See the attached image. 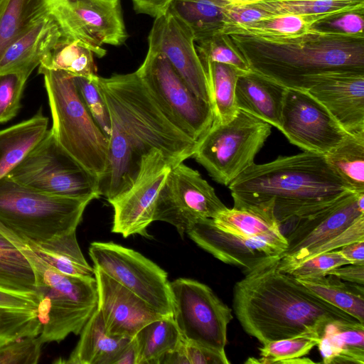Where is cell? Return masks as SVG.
Returning <instances> with one entry per match:
<instances>
[{
  "label": "cell",
  "instance_id": "22",
  "mask_svg": "<svg viewBox=\"0 0 364 364\" xmlns=\"http://www.w3.org/2000/svg\"><path fill=\"white\" fill-rule=\"evenodd\" d=\"M62 36L50 14L11 44L0 58V74L22 73L30 76Z\"/></svg>",
  "mask_w": 364,
  "mask_h": 364
},
{
  "label": "cell",
  "instance_id": "30",
  "mask_svg": "<svg viewBox=\"0 0 364 364\" xmlns=\"http://www.w3.org/2000/svg\"><path fill=\"white\" fill-rule=\"evenodd\" d=\"M181 336L172 316H163L144 326L132 338L136 364H161L178 346Z\"/></svg>",
  "mask_w": 364,
  "mask_h": 364
},
{
  "label": "cell",
  "instance_id": "49",
  "mask_svg": "<svg viewBox=\"0 0 364 364\" xmlns=\"http://www.w3.org/2000/svg\"><path fill=\"white\" fill-rule=\"evenodd\" d=\"M331 274L337 278L356 284H364V264H348L328 271L325 275Z\"/></svg>",
  "mask_w": 364,
  "mask_h": 364
},
{
  "label": "cell",
  "instance_id": "36",
  "mask_svg": "<svg viewBox=\"0 0 364 364\" xmlns=\"http://www.w3.org/2000/svg\"><path fill=\"white\" fill-rule=\"evenodd\" d=\"M39 67L68 73L75 77L93 79L97 76L94 53L81 41L61 36L46 55Z\"/></svg>",
  "mask_w": 364,
  "mask_h": 364
},
{
  "label": "cell",
  "instance_id": "5",
  "mask_svg": "<svg viewBox=\"0 0 364 364\" xmlns=\"http://www.w3.org/2000/svg\"><path fill=\"white\" fill-rule=\"evenodd\" d=\"M0 230L19 249L30 262L38 297L37 318L42 343L64 340L78 335L97 309V288L95 276L77 277L63 274L47 264L23 238L0 223Z\"/></svg>",
  "mask_w": 364,
  "mask_h": 364
},
{
  "label": "cell",
  "instance_id": "23",
  "mask_svg": "<svg viewBox=\"0 0 364 364\" xmlns=\"http://www.w3.org/2000/svg\"><path fill=\"white\" fill-rule=\"evenodd\" d=\"M286 90L284 86L253 70L242 73L236 84L237 107L280 130Z\"/></svg>",
  "mask_w": 364,
  "mask_h": 364
},
{
  "label": "cell",
  "instance_id": "32",
  "mask_svg": "<svg viewBox=\"0 0 364 364\" xmlns=\"http://www.w3.org/2000/svg\"><path fill=\"white\" fill-rule=\"evenodd\" d=\"M20 236L38 257L58 271L77 277L94 276V267L85 259L78 245L76 232L41 243H35Z\"/></svg>",
  "mask_w": 364,
  "mask_h": 364
},
{
  "label": "cell",
  "instance_id": "15",
  "mask_svg": "<svg viewBox=\"0 0 364 364\" xmlns=\"http://www.w3.org/2000/svg\"><path fill=\"white\" fill-rule=\"evenodd\" d=\"M62 36L79 40L102 58V46H120L127 40L120 0H47Z\"/></svg>",
  "mask_w": 364,
  "mask_h": 364
},
{
  "label": "cell",
  "instance_id": "51",
  "mask_svg": "<svg viewBox=\"0 0 364 364\" xmlns=\"http://www.w3.org/2000/svg\"><path fill=\"white\" fill-rule=\"evenodd\" d=\"M338 250L350 264H364V240L351 242Z\"/></svg>",
  "mask_w": 364,
  "mask_h": 364
},
{
  "label": "cell",
  "instance_id": "35",
  "mask_svg": "<svg viewBox=\"0 0 364 364\" xmlns=\"http://www.w3.org/2000/svg\"><path fill=\"white\" fill-rule=\"evenodd\" d=\"M323 16L295 14L271 16L247 24L225 27L223 33L268 40L293 38L309 33L311 24Z\"/></svg>",
  "mask_w": 364,
  "mask_h": 364
},
{
  "label": "cell",
  "instance_id": "29",
  "mask_svg": "<svg viewBox=\"0 0 364 364\" xmlns=\"http://www.w3.org/2000/svg\"><path fill=\"white\" fill-rule=\"evenodd\" d=\"M220 229L237 235L262 239L282 248L287 247L280 225L274 219L247 210L228 208L212 219Z\"/></svg>",
  "mask_w": 364,
  "mask_h": 364
},
{
  "label": "cell",
  "instance_id": "34",
  "mask_svg": "<svg viewBox=\"0 0 364 364\" xmlns=\"http://www.w3.org/2000/svg\"><path fill=\"white\" fill-rule=\"evenodd\" d=\"M323 156L348 190L364 192V132L348 134Z\"/></svg>",
  "mask_w": 364,
  "mask_h": 364
},
{
  "label": "cell",
  "instance_id": "37",
  "mask_svg": "<svg viewBox=\"0 0 364 364\" xmlns=\"http://www.w3.org/2000/svg\"><path fill=\"white\" fill-rule=\"evenodd\" d=\"M213 97L214 120L228 123L239 112L235 99L237 79L242 72L223 63L201 60Z\"/></svg>",
  "mask_w": 364,
  "mask_h": 364
},
{
  "label": "cell",
  "instance_id": "55",
  "mask_svg": "<svg viewBox=\"0 0 364 364\" xmlns=\"http://www.w3.org/2000/svg\"><path fill=\"white\" fill-rule=\"evenodd\" d=\"M270 1V0H256V3H259V2H263V1ZM255 3V4H256Z\"/></svg>",
  "mask_w": 364,
  "mask_h": 364
},
{
  "label": "cell",
  "instance_id": "41",
  "mask_svg": "<svg viewBox=\"0 0 364 364\" xmlns=\"http://www.w3.org/2000/svg\"><path fill=\"white\" fill-rule=\"evenodd\" d=\"M200 60L231 65L242 73L252 70L230 36L219 33L195 42Z\"/></svg>",
  "mask_w": 364,
  "mask_h": 364
},
{
  "label": "cell",
  "instance_id": "14",
  "mask_svg": "<svg viewBox=\"0 0 364 364\" xmlns=\"http://www.w3.org/2000/svg\"><path fill=\"white\" fill-rule=\"evenodd\" d=\"M226 208L200 173L181 162L170 169L161 188L154 221L172 225L183 238L196 222L213 219Z\"/></svg>",
  "mask_w": 364,
  "mask_h": 364
},
{
  "label": "cell",
  "instance_id": "18",
  "mask_svg": "<svg viewBox=\"0 0 364 364\" xmlns=\"http://www.w3.org/2000/svg\"><path fill=\"white\" fill-rule=\"evenodd\" d=\"M148 50L164 55L190 90L210 103L213 109L210 85L190 28L165 11L156 17L148 36Z\"/></svg>",
  "mask_w": 364,
  "mask_h": 364
},
{
  "label": "cell",
  "instance_id": "45",
  "mask_svg": "<svg viewBox=\"0 0 364 364\" xmlns=\"http://www.w3.org/2000/svg\"><path fill=\"white\" fill-rule=\"evenodd\" d=\"M28 75L22 73L0 74V124L17 114Z\"/></svg>",
  "mask_w": 364,
  "mask_h": 364
},
{
  "label": "cell",
  "instance_id": "53",
  "mask_svg": "<svg viewBox=\"0 0 364 364\" xmlns=\"http://www.w3.org/2000/svg\"><path fill=\"white\" fill-rule=\"evenodd\" d=\"M223 1H225L230 4H255L256 0H222Z\"/></svg>",
  "mask_w": 364,
  "mask_h": 364
},
{
  "label": "cell",
  "instance_id": "24",
  "mask_svg": "<svg viewBox=\"0 0 364 364\" xmlns=\"http://www.w3.org/2000/svg\"><path fill=\"white\" fill-rule=\"evenodd\" d=\"M80 339L66 360L68 364H116L132 338L107 333L96 309L80 332Z\"/></svg>",
  "mask_w": 364,
  "mask_h": 364
},
{
  "label": "cell",
  "instance_id": "48",
  "mask_svg": "<svg viewBox=\"0 0 364 364\" xmlns=\"http://www.w3.org/2000/svg\"><path fill=\"white\" fill-rule=\"evenodd\" d=\"M225 14V26L224 28L230 26L252 23L271 16L268 12L259 8L255 4H228Z\"/></svg>",
  "mask_w": 364,
  "mask_h": 364
},
{
  "label": "cell",
  "instance_id": "44",
  "mask_svg": "<svg viewBox=\"0 0 364 364\" xmlns=\"http://www.w3.org/2000/svg\"><path fill=\"white\" fill-rule=\"evenodd\" d=\"M226 353L181 337L176 348L163 360L161 364H229Z\"/></svg>",
  "mask_w": 364,
  "mask_h": 364
},
{
  "label": "cell",
  "instance_id": "46",
  "mask_svg": "<svg viewBox=\"0 0 364 364\" xmlns=\"http://www.w3.org/2000/svg\"><path fill=\"white\" fill-rule=\"evenodd\" d=\"M43 343L39 336H27L0 343V364H36Z\"/></svg>",
  "mask_w": 364,
  "mask_h": 364
},
{
  "label": "cell",
  "instance_id": "3",
  "mask_svg": "<svg viewBox=\"0 0 364 364\" xmlns=\"http://www.w3.org/2000/svg\"><path fill=\"white\" fill-rule=\"evenodd\" d=\"M233 208L265 215L280 225L306 217L350 191L323 154L305 151L254 163L228 186Z\"/></svg>",
  "mask_w": 364,
  "mask_h": 364
},
{
  "label": "cell",
  "instance_id": "27",
  "mask_svg": "<svg viewBox=\"0 0 364 364\" xmlns=\"http://www.w3.org/2000/svg\"><path fill=\"white\" fill-rule=\"evenodd\" d=\"M38 297L36 292L20 293L0 289V332L9 341L27 336H38Z\"/></svg>",
  "mask_w": 364,
  "mask_h": 364
},
{
  "label": "cell",
  "instance_id": "20",
  "mask_svg": "<svg viewBox=\"0 0 364 364\" xmlns=\"http://www.w3.org/2000/svg\"><path fill=\"white\" fill-rule=\"evenodd\" d=\"M186 234L205 251L224 263L242 268L244 273L279 257L284 251L262 239L224 231L218 228L211 218L198 220Z\"/></svg>",
  "mask_w": 364,
  "mask_h": 364
},
{
  "label": "cell",
  "instance_id": "19",
  "mask_svg": "<svg viewBox=\"0 0 364 364\" xmlns=\"http://www.w3.org/2000/svg\"><path fill=\"white\" fill-rule=\"evenodd\" d=\"M94 267L97 281V309L107 333L132 338L148 323L163 317L129 289Z\"/></svg>",
  "mask_w": 364,
  "mask_h": 364
},
{
  "label": "cell",
  "instance_id": "21",
  "mask_svg": "<svg viewBox=\"0 0 364 364\" xmlns=\"http://www.w3.org/2000/svg\"><path fill=\"white\" fill-rule=\"evenodd\" d=\"M348 134L364 132V73L341 72L321 76L307 90Z\"/></svg>",
  "mask_w": 364,
  "mask_h": 364
},
{
  "label": "cell",
  "instance_id": "4",
  "mask_svg": "<svg viewBox=\"0 0 364 364\" xmlns=\"http://www.w3.org/2000/svg\"><path fill=\"white\" fill-rule=\"evenodd\" d=\"M252 70L288 89L308 90L323 75L364 73V38L309 32L268 40L229 35Z\"/></svg>",
  "mask_w": 364,
  "mask_h": 364
},
{
  "label": "cell",
  "instance_id": "31",
  "mask_svg": "<svg viewBox=\"0 0 364 364\" xmlns=\"http://www.w3.org/2000/svg\"><path fill=\"white\" fill-rule=\"evenodd\" d=\"M48 14L47 0H0V58L11 44Z\"/></svg>",
  "mask_w": 364,
  "mask_h": 364
},
{
  "label": "cell",
  "instance_id": "43",
  "mask_svg": "<svg viewBox=\"0 0 364 364\" xmlns=\"http://www.w3.org/2000/svg\"><path fill=\"white\" fill-rule=\"evenodd\" d=\"M97 77L98 75L93 79L74 76V81L87 110L109 139L111 134V119L107 105L97 85Z\"/></svg>",
  "mask_w": 364,
  "mask_h": 364
},
{
  "label": "cell",
  "instance_id": "9",
  "mask_svg": "<svg viewBox=\"0 0 364 364\" xmlns=\"http://www.w3.org/2000/svg\"><path fill=\"white\" fill-rule=\"evenodd\" d=\"M271 125L240 110L228 123L213 122L192 156L217 183L228 186L255 163L271 134Z\"/></svg>",
  "mask_w": 364,
  "mask_h": 364
},
{
  "label": "cell",
  "instance_id": "25",
  "mask_svg": "<svg viewBox=\"0 0 364 364\" xmlns=\"http://www.w3.org/2000/svg\"><path fill=\"white\" fill-rule=\"evenodd\" d=\"M317 346L326 364H364V323L336 320L327 323Z\"/></svg>",
  "mask_w": 364,
  "mask_h": 364
},
{
  "label": "cell",
  "instance_id": "52",
  "mask_svg": "<svg viewBox=\"0 0 364 364\" xmlns=\"http://www.w3.org/2000/svg\"><path fill=\"white\" fill-rule=\"evenodd\" d=\"M136 350L132 338L122 352L116 364H136Z\"/></svg>",
  "mask_w": 364,
  "mask_h": 364
},
{
  "label": "cell",
  "instance_id": "16",
  "mask_svg": "<svg viewBox=\"0 0 364 364\" xmlns=\"http://www.w3.org/2000/svg\"><path fill=\"white\" fill-rule=\"evenodd\" d=\"M174 166L159 151L154 150L142 157L133 184L108 201L114 208L112 232L125 238L134 235L149 237L146 229L154 222L158 195Z\"/></svg>",
  "mask_w": 364,
  "mask_h": 364
},
{
  "label": "cell",
  "instance_id": "39",
  "mask_svg": "<svg viewBox=\"0 0 364 364\" xmlns=\"http://www.w3.org/2000/svg\"><path fill=\"white\" fill-rule=\"evenodd\" d=\"M255 4L271 16H326L364 7V0H270Z\"/></svg>",
  "mask_w": 364,
  "mask_h": 364
},
{
  "label": "cell",
  "instance_id": "8",
  "mask_svg": "<svg viewBox=\"0 0 364 364\" xmlns=\"http://www.w3.org/2000/svg\"><path fill=\"white\" fill-rule=\"evenodd\" d=\"M296 222L285 236L278 268L290 274L307 259L364 240V192L349 191Z\"/></svg>",
  "mask_w": 364,
  "mask_h": 364
},
{
  "label": "cell",
  "instance_id": "38",
  "mask_svg": "<svg viewBox=\"0 0 364 364\" xmlns=\"http://www.w3.org/2000/svg\"><path fill=\"white\" fill-rule=\"evenodd\" d=\"M0 289L20 293L36 292L35 276L30 262L1 230Z\"/></svg>",
  "mask_w": 364,
  "mask_h": 364
},
{
  "label": "cell",
  "instance_id": "10",
  "mask_svg": "<svg viewBox=\"0 0 364 364\" xmlns=\"http://www.w3.org/2000/svg\"><path fill=\"white\" fill-rule=\"evenodd\" d=\"M6 176L48 194L100 197L98 181L59 144L50 129Z\"/></svg>",
  "mask_w": 364,
  "mask_h": 364
},
{
  "label": "cell",
  "instance_id": "54",
  "mask_svg": "<svg viewBox=\"0 0 364 364\" xmlns=\"http://www.w3.org/2000/svg\"><path fill=\"white\" fill-rule=\"evenodd\" d=\"M4 343V341L3 338H2V336H1V332H0V343Z\"/></svg>",
  "mask_w": 364,
  "mask_h": 364
},
{
  "label": "cell",
  "instance_id": "28",
  "mask_svg": "<svg viewBox=\"0 0 364 364\" xmlns=\"http://www.w3.org/2000/svg\"><path fill=\"white\" fill-rule=\"evenodd\" d=\"M228 4L222 0H171L166 11L190 28L196 42L223 32Z\"/></svg>",
  "mask_w": 364,
  "mask_h": 364
},
{
  "label": "cell",
  "instance_id": "50",
  "mask_svg": "<svg viewBox=\"0 0 364 364\" xmlns=\"http://www.w3.org/2000/svg\"><path fill=\"white\" fill-rule=\"evenodd\" d=\"M132 1L136 13L156 18L166 11L171 0H132Z\"/></svg>",
  "mask_w": 364,
  "mask_h": 364
},
{
  "label": "cell",
  "instance_id": "1",
  "mask_svg": "<svg viewBox=\"0 0 364 364\" xmlns=\"http://www.w3.org/2000/svg\"><path fill=\"white\" fill-rule=\"evenodd\" d=\"M97 85L111 119L107 164L98 191L109 201L135 181L141 159L154 150L175 165L192 157L198 142L160 106L137 73L98 76Z\"/></svg>",
  "mask_w": 364,
  "mask_h": 364
},
{
  "label": "cell",
  "instance_id": "7",
  "mask_svg": "<svg viewBox=\"0 0 364 364\" xmlns=\"http://www.w3.org/2000/svg\"><path fill=\"white\" fill-rule=\"evenodd\" d=\"M93 198L48 194L5 176L0 179V223L35 243L74 232Z\"/></svg>",
  "mask_w": 364,
  "mask_h": 364
},
{
  "label": "cell",
  "instance_id": "13",
  "mask_svg": "<svg viewBox=\"0 0 364 364\" xmlns=\"http://www.w3.org/2000/svg\"><path fill=\"white\" fill-rule=\"evenodd\" d=\"M94 267L125 287L164 316H172L167 272L141 253L113 242L89 247Z\"/></svg>",
  "mask_w": 364,
  "mask_h": 364
},
{
  "label": "cell",
  "instance_id": "40",
  "mask_svg": "<svg viewBox=\"0 0 364 364\" xmlns=\"http://www.w3.org/2000/svg\"><path fill=\"white\" fill-rule=\"evenodd\" d=\"M319 338L317 333H304L265 343L259 348V358H250L245 363L289 364L292 359L308 354L317 346Z\"/></svg>",
  "mask_w": 364,
  "mask_h": 364
},
{
  "label": "cell",
  "instance_id": "17",
  "mask_svg": "<svg viewBox=\"0 0 364 364\" xmlns=\"http://www.w3.org/2000/svg\"><path fill=\"white\" fill-rule=\"evenodd\" d=\"M280 131L290 143L304 151L323 155L348 134L308 91L288 88L282 105Z\"/></svg>",
  "mask_w": 364,
  "mask_h": 364
},
{
  "label": "cell",
  "instance_id": "11",
  "mask_svg": "<svg viewBox=\"0 0 364 364\" xmlns=\"http://www.w3.org/2000/svg\"><path fill=\"white\" fill-rule=\"evenodd\" d=\"M172 318L186 341L225 353L232 310L206 284L191 279L169 282Z\"/></svg>",
  "mask_w": 364,
  "mask_h": 364
},
{
  "label": "cell",
  "instance_id": "47",
  "mask_svg": "<svg viewBox=\"0 0 364 364\" xmlns=\"http://www.w3.org/2000/svg\"><path fill=\"white\" fill-rule=\"evenodd\" d=\"M348 264L350 262L343 256L339 250H331L307 259L290 274L296 278L325 275L331 269Z\"/></svg>",
  "mask_w": 364,
  "mask_h": 364
},
{
  "label": "cell",
  "instance_id": "6",
  "mask_svg": "<svg viewBox=\"0 0 364 364\" xmlns=\"http://www.w3.org/2000/svg\"><path fill=\"white\" fill-rule=\"evenodd\" d=\"M38 73L43 76L48 97L53 134L59 144L99 181L107 168L109 139L81 100L74 76L41 67Z\"/></svg>",
  "mask_w": 364,
  "mask_h": 364
},
{
  "label": "cell",
  "instance_id": "33",
  "mask_svg": "<svg viewBox=\"0 0 364 364\" xmlns=\"http://www.w3.org/2000/svg\"><path fill=\"white\" fill-rule=\"evenodd\" d=\"M296 279L326 301L364 323L363 286L343 282L331 274Z\"/></svg>",
  "mask_w": 364,
  "mask_h": 364
},
{
  "label": "cell",
  "instance_id": "2",
  "mask_svg": "<svg viewBox=\"0 0 364 364\" xmlns=\"http://www.w3.org/2000/svg\"><path fill=\"white\" fill-rule=\"evenodd\" d=\"M279 259L244 273L234 286L232 307L247 334L264 344L304 333L321 336L325 326L336 320L358 321L280 271Z\"/></svg>",
  "mask_w": 364,
  "mask_h": 364
},
{
  "label": "cell",
  "instance_id": "26",
  "mask_svg": "<svg viewBox=\"0 0 364 364\" xmlns=\"http://www.w3.org/2000/svg\"><path fill=\"white\" fill-rule=\"evenodd\" d=\"M48 118L41 110L31 118L0 130V179L6 176L43 138Z\"/></svg>",
  "mask_w": 364,
  "mask_h": 364
},
{
  "label": "cell",
  "instance_id": "12",
  "mask_svg": "<svg viewBox=\"0 0 364 364\" xmlns=\"http://www.w3.org/2000/svg\"><path fill=\"white\" fill-rule=\"evenodd\" d=\"M136 72L173 123L194 141L200 140L214 120L213 107L190 90L166 56L148 50Z\"/></svg>",
  "mask_w": 364,
  "mask_h": 364
},
{
  "label": "cell",
  "instance_id": "42",
  "mask_svg": "<svg viewBox=\"0 0 364 364\" xmlns=\"http://www.w3.org/2000/svg\"><path fill=\"white\" fill-rule=\"evenodd\" d=\"M364 7L326 15L311 24L310 32L351 38H364Z\"/></svg>",
  "mask_w": 364,
  "mask_h": 364
}]
</instances>
